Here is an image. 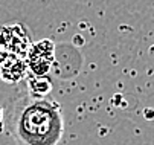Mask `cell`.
Listing matches in <instances>:
<instances>
[{"mask_svg": "<svg viewBox=\"0 0 154 145\" xmlns=\"http://www.w3.org/2000/svg\"><path fill=\"white\" fill-rule=\"evenodd\" d=\"M11 130L21 145H57L64 133L61 106L51 96L21 99L11 115Z\"/></svg>", "mask_w": 154, "mask_h": 145, "instance_id": "1", "label": "cell"}, {"mask_svg": "<svg viewBox=\"0 0 154 145\" xmlns=\"http://www.w3.org/2000/svg\"><path fill=\"white\" fill-rule=\"evenodd\" d=\"M55 45L49 40H41L34 45L28 52V67L37 78H43L51 69V63L54 61Z\"/></svg>", "mask_w": 154, "mask_h": 145, "instance_id": "2", "label": "cell"}, {"mask_svg": "<svg viewBox=\"0 0 154 145\" xmlns=\"http://www.w3.org/2000/svg\"><path fill=\"white\" fill-rule=\"evenodd\" d=\"M8 58V52H0V63H5Z\"/></svg>", "mask_w": 154, "mask_h": 145, "instance_id": "5", "label": "cell"}, {"mask_svg": "<svg viewBox=\"0 0 154 145\" xmlns=\"http://www.w3.org/2000/svg\"><path fill=\"white\" fill-rule=\"evenodd\" d=\"M3 128V109L0 107V131Z\"/></svg>", "mask_w": 154, "mask_h": 145, "instance_id": "6", "label": "cell"}, {"mask_svg": "<svg viewBox=\"0 0 154 145\" xmlns=\"http://www.w3.org/2000/svg\"><path fill=\"white\" fill-rule=\"evenodd\" d=\"M29 87V96L31 98H48L51 90H52V84L48 78H32L28 82Z\"/></svg>", "mask_w": 154, "mask_h": 145, "instance_id": "4", "label": "cell"}, {"mask_svg": "<svg viewBox=\"0 0 154 145\" xmlns=\"http://www.w3.org/2000/svg\"><path fill=\"white\" fill-rule=\"evenodd\" d=\"M26 63L21 58L18 57H14L12 60L11 58H6V61L3 63V67H2V78L5 81H18L23 78L25 72H26Z\"/></svg>", "mask_w": 154, "mask_h": 145, "instance_id": "3", "label": "cell"}]
</instances>
